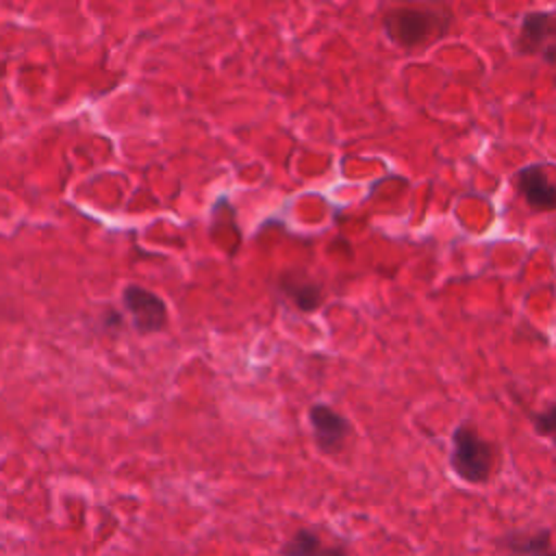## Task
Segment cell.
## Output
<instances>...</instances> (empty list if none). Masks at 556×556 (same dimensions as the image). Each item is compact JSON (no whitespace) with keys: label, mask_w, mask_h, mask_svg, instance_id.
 <instances>
[{"label":"cell","mask_w":556,"mask_h":556,"mask_svg":"<svg viewBox=\"0 0 556 556\" xmlns=\"http://www.w3.org/2000/svg\"><path fill=\"white\" fill-rule=\"evenodd\" d=\"M452 15L439 9L395 7L382 15L384 35L400 48H415L447 33Z\"/></svg>","instance_id":"6da1fadb"},{"label":"cell","mask_w":556,"mask_h":556,"mask_svg":"<svg viewBox=\"0 0 556 556\" xmlns=\"http://www.w3.org/2000/svg\"><path fill=\"white\" fill-rule=\"evenodd\" d=\"M450 467L463 482L469 484L486 482L493 471V445L482 439L469 421H463L452 432Z\"/></svg>","instance_id":"7a4b0ae2"},{"label":"cell","mask_w":556,"mask_h":556,"mask_svg":"<svg viewBox=\"0 0 556 556\" xmlns=\"http://www.w3.org/2000/svg\"><path fill=\"white\" fill-rule=\"evenodd\" d=\"M554 35H556L554 13L552 11H530L521 17L515 48L519 54H526V56L543 54L547 63H554V52H556Z\"/></svg>","instance_id":"3957f363"},{"label":"cell","mask_w":556,"mask_h":556,"mask_svg":"<svg viewBox=\"0 0 556 556\" xmlns=\"http://www.w3.org/2000/svg\"><path fill=\"white\" fill-rule=\"evenodd\" d=\"M122 300L139 334H152L167 326V306L161 295L139 285H128L122 293Z\"/></svg>","instance_id":"277c9868"},{"label":"cell","mask_w":556,"mask_h":556,"mask_svg":"<svg viewBox=\"0 0 556 556\" xmlns=\"http://www.w3.org/2000/svg\"><path fill=\"white\" fill-rule=\"evenodd\" d=\"M308 424L317 447L326 454L339 452L350 434V421L326 404H313L308 408Z\"/></svg>","instance_id":"5b68a950"},{"label":"cell","mask_w":556,"mask_h":556,"mask_svg":"<svg viewBox=\"0 0 556 556\" xmlns=\"http://www.w3.org/2000/svg\"><path fill=\"white\" fill-rule=\"evenodd\" d=\"M515 187L526 204L534 211H552L556 204V187L547 167L543 165L521 167L515 176Z\"/></svg>","instance_id":"8992f818"},{"label":"cell","mask_w":556,"mask_h":556,"mask_svg":"<svg viewBox=\"0 0 556 556\" xmlns=\"http://www.w3.org/2000/svg\"><path fill=\"white\" fill-rule=\"evenodd\" d=\"M278 287L300 311H306V313L315 311L324 300L321 287L302 274H282L278 280Z\"/></svg>","instance_id":"52a82bcc"},{"label":"cell","mask_w":556,"mask_h":556,"mask_svg":"<svg viewBox=\"0 0 556 556\" xmlns=\"http://www.w3.org/2000/svg\"><path fill=\"white\" fill-rule=\"evenodd\" d=\"M500 543L510 556H541L552 552V534L547 528L532 534L508 532Z\"/></svg>","instance_id":"ba28073f"},{"label":"cell","mask_w":556,"mask_h":556,"mask_svg":"<svg viewBox=\"0 0 556 556\" xmlns=\"http://www.w3.org/2000/svg\"><path fill=\"white\" fill-rule=\"evenodd\" d=\"M282 556H348V552L343 547H326L313 530L302 528L285 543Z\"/></svg>","instance_id":"9c48e42d"},{"label":"cell","mask_w":556,"mask_h":556,"mask_svg":"<svg viewBox=\"0 0 556 556\" xmlns=\"http://www.w3.org/2000/svg\"><path fill=\"white\" fill-rule=\"evenodd\" d=\"M554 419H556V410H554V404H549L545 410H539V413L532 417L534 430H536L541 437H549V434L554 432Z\"/></svg>","instance_id":"30bf717a"}]
</instances>
